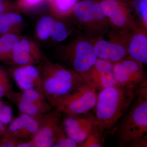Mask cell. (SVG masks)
I'll list each match as a JSON object with an SVG mask.
<instances>
[{"label": "cell", "mask_w": 147, "mask_h": 147, "mask_svg": "<svg viewBox=\"0 0 147 147\" xmlns=\"http://www.w3.org/2000/svg\"><path fill=\"white\" fill-rule=\"evenodd\" d=\"M138 86L117 85L100 90L95 107L99 129L104 132L115 126L136 99Z\"/></svg>", "instance_id": "cell-1"}, {"label": "cell", "mask_w": 147, "mask_h": 147, "mask_svg": "<svg viewBox=\"0 0 147 147\" xmlns=\"http://www.w3.org/2000/svg\"><path fill=\"white\" fill-rule=\"evenodd\" d=\"M117 135L120 147H137L147 139V79L138 87L137 97L121 119Z\"/></svg>", "instance_id": "cell-2"}, {"label": "cell", "mask_w": 147, "mask_h": 147, "mask_svg": "<svg viewBox=\"0 0 147 147\" xmlns=\"http://www.w3.org/2000/svg\"><path fill=\"white\" fill-rule=\"evenodd\" d=\"M39 71L42 95L54 108L58 101L85 84L79 74L58 64L46 62Z\"/></svg>", "instance_id": "cell-3"}, {"label": "cell", "mask_w": 147, "mask_h": 147, "mask_svg": "<svg viewBox=\"0 0 147 147\" xmlns=\"http://www.w3.org/2000/svg\"><path fill=\"white\" fill-rule=\"evenodd\" d=\"M74 14L89 40H95L112 30L99 3L84 0L74 6Z\"/></svg>", "instance_id": "cell-4"}, {"label": "cell", "mask_w": 147, "mask_h": 147, "mask_svg": "<svg viewBox=\"0 0 147 147\" xmlns=\"http://www.w3.org/2000/svg\"><path fill=\"white\" fill-rule=\"evenodd\" d=\"M97 90L85 84L57 102L54 108L62 113L78 115L86 113L95 107Z\"/></svg>", "instance_id": "cell-5"}, {"label": "cell", "mask_w": 147, "mask_h": 147, "mask_svg": "<svg viewBox=\"0 0 147 147\" xmlns=\"http://www.w3.org/2000/svg\"><path fill=\"white\" fill-rule=\"evenodd\" d=\"M100 5L116 35L125 36L137 28L129 9L117 0H102Z\"/></svg>", "instance_id": "cell-6"}, {"label": "cell", "mask_w": 147, "mask_h": 147, "mask_svg": "<svg viewBox=\"0 0 147 147\" xmlns=\"http://www.w3.org/2000/svg\"><path fill=\"white\" fill-rule=\"evenodd\" d=\"M62 58L71 69L81 76L90 69L97 60L92 43L85 38L77 40L74 47L67 51Z\"/></svg>", "instance_id": "cell-7"}, {"label": "cell", "mask_w": 147, "mask_h": 147, "mask_svg": "<svg viewBox=\"0 0 147 147\" xmlns=\"http://www.w3.org/2000/svg\"><path fill=\"white\" fill-rule=\"evenodd\" d=\"M62 113L55 109L50 110L40 121V126L30 142L34 147H53L63 132L61 124Z\"/></svg>", "instance_id": "cell-8"}, {"label": "cell", "mask_w": 147, "mask_h": 147, "mask_svg": "<svg viewBox=\"0 0 147 147\" xmlns=\"http://www.w3.org/2000/svg\"><path fill=\"white\" fill-rule=\"evenodd\" d=\"M94 40L92 44L97 59L114 63L127 55L126 36L115 35L111 40L103 39L101 37Z\"/></svg>", "instance_id": "cell-9"}, {"label": "cell", "mask_w": 147, "mask_h": 147, "mask_svg": "<svg viewBox=\"0 0 147 147\" xmlns=\"http://www.w3.org/2000/svg\"><path fill=\"white\" fill-rule=\"evenodd\" d=\"M81 76L85 84L96 90L118 85L113 72V63L100 59H97L94 65Z\"/></svg>", "instance_id": "cell-10"}, {"label": "cell", "mask_w": 147, "mask_h": 147, "mask_svg": "<svg viewBox=\"0 0 147 147\" xmlns=\"http://www.w3.org/2000/svg\"><path fill=\"white\" fill-rule=\"evenodd\" d=\"M61 124L67 136L79 145L86 139L97 125L95 118L66 114L62 117Z\"/></svg>", "instance_id": "cell-11"}, {"label": "cell", "mask_w": 147, "mask_h": 147, "mask_svg": "<svg viewBox=\"0 0 147 147\" xmlns=\"http://www.w3.org/2000/svg\"><path fill=\"white\" fill-rule=\"evenodd\" d=\"M10 59L18 66L34 65L40 61V51L33 42L27 38L18 39L12 50Z\"/></svg>", "instance_id": "cell-12"}, {"label": "cell", "mask_w": 147, "mask_h": 147, "mask_svg": "<svg viewBox=\"0 0 147 147\" xmlns=\"http://www.w3.org/2000/svg\"><path fill=\"white\" fill-rule=\"evenodd\" d=\"M127 50L129 58L142 64L147 63L146 31L138 27L127 36Z\"/></svg>", "instance_id": "cell-13"}, {"label": "cell", "mask_w": 147, "mask_h": 147, "mask_svg": "<svg viewBox=\"0 0 147 147\" xmlns=\"http://www.w3.org/2000/svg\"><path fill=\"white\" fill-rule=\"evenodd\" d=\"M113 69L116 82L121 86H138L144 81L142 82L132 74L121 61L113 63Z\"/></svg>", "instance_id": "cell-14"}, {"label": "cell", "mask_w": 147, "mask_h": 147, "mask_svg": "<svg viewBox=\"0 0 147 147\" xmlns=\"http://www.w3.org/2000/svg\"><path fill=\"white\" fill-rule=\"evenodd\" d=\"M18 107L20 113L26 114L40 120L51 110L53 106L48 102L42 104H35L15 100L13 101Z\"/></svg>", "instance_id": "cell-15"}, {"label": "cell", "mask_w": 147, "mask_h": 147, "mask_svg": "<svg viewBox=\"0 0 147 147\" xmlns=\"http://www.w3.org/2000/svg\"><path fill=\"white\" fill-rule=\"evenodd\" d=\"M7 97L12 102L18 100L35 104H42L47 102L42 94L35 89L23 90L20 92L11 91Z\"/></svg>", "instance_id": "cell-16"}, {"label": "cell", "mask_w": 147, "mask_h": 147, "mask_svg": "<svg viewBox=\"0 0 147 147\" xmlns=\"http://www.w3.org/2000/svg\"><path fill=\"white\" fill-rule=\"evenodd\" d=\"M12 76L21 90L35 89L34 84L25 65L18 66L13 69Z\"/></svg>", "instance_id": "cell-17"}, {"label": "cell", "mask_w": 147, "mask_h": 147, "mask_svg": "<svg viewBox=\"0 0 147 147\" xmlns=\"http://www.w3.org/2000/svg\"><path fill=\"white\" fill-rule=\"evenodd\" d=\"M18 38L11 33L2 35L0 37V60L10 59L12 50Z\"/></svg>", "instance_id": "cell-18"}, {"label": "cell", "mask_w": 147, "mask_h": 147, "mask_svg": "<svg viewBox=\"0 0 147 147\" xmlns=\"http://www.w3.org/2000/svg\"><path fill=\"white\" fill-rule=\"evenodd\" d=\"M23 20L22 16L11 12H7L0 15V34L9 33L13 26L20 24Z\"/></svg>", "instance_id": "cell-19"}, {"label": "cell", "mask_w": 147, "mask_h": 147, "mask_svg": "<svg viewBox=\"0 0 147 147\" xmlns=\"http://www.w3.org/2000/svg\"><path fill=\"white\" fill-rule=\"evenodd\" d=\"M55 20L52 17L45 16L40 18L36 27L38 37L42 40L48 39L51 36V30Z\"/></svg>", "instance_id": "cell-20"}, {"label": "cell", "mask_w": 147, "mask_h": 147, "mask_svg": "<svg viewBox=\"0 0 147 147\" xmlns=\"http://www.w3.org/2000/svg\"><path fill=\"white\" fill-rule=\"evenodd\" d=\"M21 116L24 122L25 127V139H31L40 126V120L26 114L20 113Z\"/></svg>", "instance_id": "cell-21"}, {"label": "cell", "mask_w": 147, "mask_h": 147, "mask_svg": "<svg viewBox=\"0 0 147 147\" xmlns=\"http://www.w3.org/2000/svg\"><path fill=\"white\" fill-rule=\"evenodd\" d=\"M103 131L97 125L79 147H101L103 146Z\"/></svg>", "instance_id": "cell-22"}, {"label": "cell", "mask_w": 147, "mask_h": 147, "mask_svg": "<svg viewBox=\"0 0 147 147\" xmlns=\"http://www.w3.org/2000/svg\"><path fill=\"white\" fill-rule=\"evenodd\" d=\"M67 32L64 24L60 21H55L53 23L51 36L53 40L61 42L66 38Z\"/></svg>", "instance_id": "cell-23"}, {"label": "cell", "mask_w": 147, "mask_h": 147, "mask_svg": "<svg viewBox=\"0 0 147 147\" xmlns=\"http://www.w3.org/2000/svg\"><path fill=\"white\" fill-rule=\"evenodd\" d=\"M55 10L61 14H65L71 10L77 0H50Z\"/></svg>", "instance_id": "cell-24"}, {"label": "cell", "mask_w": 147, "mask_h": 147, "mask_svg": "<svg viewBox=\"0 0 147 147\" xmlns=\"http://www.w3.org/2000/svg\"><path fill=\"white\" fill-rule=\"evenodd\" d=\"M11 86L7 74L0 67V99L11 92Z\"/></svg>", "instance_id": "cell-25"}, {"label": "cell", "mask_w": 147, "mask_h": 147, "mask_svg": "<svg viewBox=\"0 0 147 147\" xmlns=\"http://www.w3.org/2000/svg\"><path fill=\"white\" fill-rule=\"evenodd\" d=\"M13 120V113L9 105L5 104L0 108V121L6 125L9 123Z\"/></svg>", "instance_id": "cell-26"}, {"label": "cell", "mask_w": 147, "mask_h": 147, "mask_svg": "<svg viewBox=\"0 0 147 147\" xmlns=\"http://www.w3.org/2000/svg\"><path fill=\"white\" fill-rule=\"evenodd\" d=\"M78 144L69 138L65 132L59 137L53 147H78Z\"/></svg>", "instance_id": "cell-27"}, {"label": "cell", "mask_w": 147, "mask_h": 147, "mask_svg": "<svg viewBox=\"0 0 147 147\" xmlns=\"http://www.w3.org/2000/svg\"><path fill=\"white\" fill-rule=\"evenodd\" d=\"M139 16L142 19L145 28L147 25V0H140L138 5Z\"/></svg>", "instance_id": "cell-28"}, {"label": "cell", "mask_w": 147, "mask_h": 147, "mask_svg": "<svg viewBox=\"0 0 147 147\" xmlns=\"http://www.w3.org/2000/svg\"><path fill=\"white\" fill-rule=\"evenodd\" d=\"M46 0H18L17 5L21 8L30 9L40 5Z\"/></svg>", "instance_id": "cell-29"}, {"label": "cell", "mask_w": 147, "mask_h": 147, "mask_svg": "<svg viewBox=\"0 0 147 147\" xmlns=\"http://www.w3.org/2000/svg\"><path fill=\"white\" fill-rule=\"evenodd\" d=\"M19 141L12 137L3 135L0 139V147H17Z\"/></svg>", "instance_id": "cell-30"}, {"label": "cell", "mask_w": 147, "mask_h": 147, "mask_svg": "<svg viewBox=\"0 0 147 147\" xmlns=\"http://www.w3.org/2000/svg\"><path fill=\"white\" fill-rule=\"evenodd\" d=\"M12 6V3L9 0H0V15L5 12Z\"/></svg>", "instance_id": "cell-31"}]
</instances>
